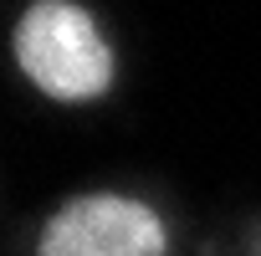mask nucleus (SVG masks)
I'll list each match as a JSON object with an SVG mask.
<instances>
[{
    "mask_svg": "<svg viewBox=\"0 0 261 256\" xmlns=\"http://www.w3.org/2000/svg\"><path fill=\"white\" fill-rule=\"evenodd\" d=\"M21 77L51 103H97L118 82V52L82 0H31L11 26Z\"/></svg>",
    "mask_w": 261,
    "mask_h": 256,
    "instance_id": "obj_1",
    "label": "nucleus"
},
{
    "mask_svg": "<svg viewBox=\"0 0 261 256\" xmlns=\"http://www.w3.org/2000/svg\"><path fill=\"white\" fill-rule=\"evenodd\" d=\"M31 256H169V220L144 195L82 190L41 220Z\"/></svg>",
    "mask_w": 261,
    "mask_h": 256,
    "instance_id": "obj_2",
    "label": "nucleus"
},
{
    "mask_svg": "<svg viewBox=\"0 0 261 256\" xmlns=\"http://www.w3.org/2000/svg\"><path fill=\"white\" fill-rule=\"evenodd\" d=\"M241 256H261V225L251 231V241H246V251H241Z\"/></svg>",
    "mask_w": 261,
    "mask_h": 256,
    "instance_id": "obj_3",
    "label": "nucleus"
}]
</instances>
